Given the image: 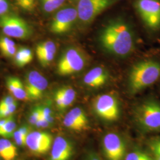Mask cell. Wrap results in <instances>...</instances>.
Wrapping results in <instances>:
<instances>
[{
  "label": "cell",
  "mask_w": 160,
  "mask_h": 160,
  "mask_svg": "<svg viewBox=\"0 0 160 160\" xmlns=\"http://www.w3.org/2000/svg\"><path fill=\"white\" fill-rule=\"evenodd\" d=\"M98 41L104 51L117 57H126L135 48V36L131 26L120 17L111 19L104 25Z\"/></svg>",
  "instance_id": "1"
},
{
  "label": "cell",
  "mask_w": 160,
  "mask_h": 160,
  "mask_svg": "<svg viewBox=\"0 0 160 160\" xmlns=\"http://www.w3.org/2000/svg\"><path fill=\"white\" fill-rule=\"evenodd\" d=\"M160 78V63L154 60H145L132 67L128 87L130 92L136 94L154 84Z\"/></svg>",
  "instance_id": "2"
},
{
  "label": "cell",
  "mask_w": 160,
  "mask_h": 160,
  "mask_svg": "<svg viewBox=\"0 0 160 160\" xmlns=\"http://www.w3.org/2000/svg\"><path fill=\"white\" fill-rule=\"evenodd\" d=\"M135 117L139 125L148 132L160 131V104L148 99L138 106Z\"/></svg>",
  "instance_id": "3"
},
{
  "label": "cell",
  "mask_w": 160,
  "mask_h": 160,
  "mask_svg": "<svg viewBox=\"0 0 160 160\" xmlns=\"http://www.w3.org/2000/svg\"><path fill=\"white\" fill-rule=\"evenodd\" d=\"M87 59L79 49L70 47L63 52L57 64V72L61 76H67L79 72L86 67Z\"/></svg>",
  "instance_id": "4"
},
{
  "label": "cell",
  "mask_w": 160,
  "mask_h": 160,
  "mask_svg": "<svg viewBox=\"0 0 160 160\" xmlns=\"http://www.w3.org/2000/svg\"><path fill=\"white\" fill-rule=\"evenodd\" d=\"M119 0H78L76 8L78 20L83 24H89L103 12Z\"/></svg>",
  "instance_id": "5"
},
{
  "label": "cell",
  "mask_w": 160,
  "mask_h": 160,
  "mask_svg": "<svg viewBox=\"0 0 160 160\" xmlns=\"http://www.w3.org/2000/svg\"><path fill=\"white\" fill-rule=\"evenodd\" d=\"M133 7L149 29H160V0H135Z\"/></svg>",
  "instance_id": "6"
},
{
  "label": "cell",
  "mask_w": 160,
  "mask_h": 160,
  "mask_svg": "<svg viewBox=\"0 0 160 160\" xmlns=\"http://www.w3.org/2000/svg\"><path fill=\"white\" fill-rule=\"evenodd\" d=\"M0 28L7 36L20 39H28L32 34L28 23L21 17L10 13L0 16Z\"/></svg>",
  "instance_id": "7"
},
{
  "label": "cell",
  "mask_w": 160,
  "mask_h": 160,
  "mask_svg": "<svg viewBox=\"0 0 160 160\" xmlns=\"http://www.w3.org/2000/svg\"><path fill=\"white\" fill-rule=\"evenodd\" d=\"M78 20L76 7L68 6L62 7L55 13L50 24V31L55 34L67 33Z\"/></svg>",
  "instance_id": "8"
},
{
  "label": "cell",
  "mask_w": 160,
  "mask_h": 160,
  "mask_svg": "<svg viewBox=\"0 0 160 160\" xmlns=\"http://www.w3.org/2000/svg\"><path fill=\"white\" fill-rule=\"evenodd\" d=\"M93 109L97 116L103 120L114 121L120 114L119 102L111 94L100 95L93 102Z\"/></svg>",
  "instance_id": "9"
},
{
  "label": "cell",
  "mask_w": 160,
  "mask_h": 160,
  "mask_svg": "<svg viewBox=\"0 0 160 160\" xmlns=\"http://www.w3.org/2000/svg\"><path fill=\"white\" fill-rule=\"evenodd\" d=\"M48 86V80L39 72L31 71L26 74L24 87L30 100H38L41 98Z\"/></svg>",
  "instance_id": "10"
},
{
  "label": "cell",
  "mask_w": 160,
  "mask_h": 160,
  "mask_svg": "<svg viewBox=\"0 0 160 160\" xmlns=\"http://www.w3.org/2000/svg\"><path fill=\"white\" fill-rule=\"evenodd\" d=\"M103 148L108 160H123L125 156L126 146L116 133H109L104 137Z\"/></svg>",
  "instance_id": "11"
},
{
  "label": "cell",
  "mask_w": 160,
  "mask_h": 160,
  "mask_svg": "<svg viewBox=\"0 0 160 160\" xmlns=\"http://www.w3.org/2000/svg\"><path fill=\"white\" fill-rule=\"evenodd\" d=\"M52 142V137L49 133L34 131L28 134L26 145L35 154H44L49 151Z\"/></svg>",
  "instance_id": "12"
},
{
  "label": "cell",
  "mask_w": 160,
  "mask_h": 160,
  "mask_svg": "<svg viewBox=\"0 0 160 160\" xmlns=\"http://www.w3.org/2000/svg\"><path fill=\"white\" fill-rule=\"evenodd\" d=\"M64 126L69 129L81 131L88 127V120L84 111L78 107L71 109L64 117Z\"/></svg>",
  "instance_id": "13"
},
{
  "label": "cell",
  "mask_w": 160,
  "mask_h": 160,
  "mask_svg": "<svg viewBox=\"0 0 160 160\" xmlns=\"http://www.w3.org/2000/svg\"><path fill=\"white\" fill-rule=\"evenodd\" d=\"M73 154V147L68 139L62 137L56 138L52 145L49 160H69Z\"/></svg>",
  "instance_id": "14"
},
{
  "label": "cell",
  "mask_w": 160,
  "mask_h": 160,
  "mask_svg": "<svg viewBox=\"0 0 160 160\" xmlns=\"http://www.w3.org/2000/svg\"><path fill=\"white\" fill-rule=\"evenodd\" d=\"M57 52L55 43L51 40H46L39 43L36 48L38 59L42 67L48 66L54 59Z\"/></svg>",
  "instance_id": "15"
},
{
  "label": "cell",
  "mask_w": 160,
  "mask_h": 160,
  "mask_svg": "<svg viewBox=\"0 0 160 160\" xmlns=\"http://www.w3.org/2000/svg\"><path fill=\"white\" fill-rule=\"evenodd\" d=\"M109 78V74L106 69L96 67L90 70L83 78V82L91 88H99L104 86Z\"/></svg>",
  "instance_id": "16"
},
{
  "label": "cell",
  "mask_w": 160,
  "mask_h": 160,
  "mask_svg": "<svg viewBox=\"0 0 160 160\" xmlns=\"http://www.w3.org/2000/svg\"><path fill=\"white\" fill-rule=\"evenodd\" d=\"M76 98V92L69 86H64L59 88L55 92L54 100L58 109L63 111L70 106Z\"/></svg>",
  "instance_id": "17"
},
{
  "label": "cell",
  "mask_w": 160,
  "mask_h": 160,
  "mask_svg": "<svg viewBox=\"0 0 160 160\" xmlns=\"http://www.w3.org/2000/svg\"><path fill=\"white\" fill-rule=\"evenodd\" d=\"M7 88L12 96L20 100H29L25 87L22 81L16 77H8L6 80Z\"/></svg>",
  "instance_id": "18"
},
{
  "label": "cell",
  "mask_w": 160,
  "mask_h": 160,
  "mask_svg": "<svg viewBox=\"0 0 160 160\" xmlns=\"http://www.w3.org/2000/svg\"><path fill=\"white\" fill-rule=\"evenodd\" d=\"M17 148L7 139H0V157L4 160H14L17 157Z\"/></svg>",
  "instance_id": "19"
},
{
  "label": "cell",
  "mask_w": 160,
  "mask_h": 160,
  "mask_svg": "<svg viewBox=\"0 0 160 160\" xmlns=\"http://www.w3.org/2000/svg\"><path fill=\"white\" fill-rule=\"evenodd\" d=\"M33 54L32 50L28 48L22 47L19 48L14 56V62L17 67L22 68L32 62Z\"/></svg>",
  "instance_id": "20"
},
{
  "label": "cell",
  "mask_w": 160,
  "mask_h": 160,
  "mask_svg": "<svg viewBox=\"0 0 160 160\" xmlns=\"http://www.w3.org/2000/svg\"><path fill=\"white\" fill-rule=\"evenodd\" d=\"M66 0H40V7L45 14H51L63 7Z\"/></svg>",
  "instance_id": "21"
},
{
  "label": "cell",
  "mask_w": 160,
  "mask_h": 160,
  "mask_svg": "<svg viewBox=\"0 0 160 160\" xmlns=\"http://www.w3.org/2000/svg\"><path fill=\"white\" fill-rule=\"evenodd\" d=\"M16 128V124L12 116L3 126L0 127V136L10 138L13 135Z\"/></svg>",
  "instance_id": "22"
},
{
  "label": "cell",
  "mask_w": 160,
  "mask_h": 160,
  "mask_svg": "<svg viewBox=\"0 0 160 160\" xmlns=\"http://www.w3.org/2000/svg\"><path fill=\"white\" fill-rule=\"evenodd\" d=\"M29 133V128L26 126H23L18 131L14 132L13 137L16 143L19 146L26 145V138Z\"/></svg>",
  "instance_id": "23"
},
{
  "label": "cell",
  "mask_w": 160,
  "mask_h": 160,
  "mask_svg": "<svg viewBox=\"0 0 160 160\" xmlns=\"http://www.w3.org/2000/svg\"><path fill=\"white\" fill-rule=\"evenodd\" d=\"M149 147L154 160H160V137L151 139L149 142Z\"/></svg>",
  "instance_id": "24"
},
{
  "label": "cell",
  "mask_w": 160,
  "mask_h": 160,
  "mask_svg": "<svg viewBox=\"0 0 160 160\" xmlns=\"http://www.w3.org/2000/svg\"><path fill=\"white\" fill-rule=\"evenodd\" d=\"M37 0H15L16 4L24 12H33L36 7Z\"/></svg>",
  "instance_id": "25"
},
{
  "label": "cell",
  "mask_w": 160,
  "mask_h": 160,
  "mask_svg": "<svg viewBox=\"0 0 160 160\" xmlns=\"http://www.w3.org/2000/svg\"><path fill=\"white\" fill-rule=\"evenodd\" d=\"M125 160H154L152 157L139 151H133L126 155Z\"/></svg>",
  "instance_id": "26"
},
{
  "label": "cell",
  "mask_w": 160,
  "mask_h": 160,
  "mask_svg": "<svg viewBox=\"0 0 160 160\" xmlns=\"http://www.w3.org/2000/svg\"><path fill=\"white\" fill-rule=\"evenodd\" d=\"M17 102L13 103L10 106L4 109H0V118H6L12 116V114L17 109Z\"/></svg>",
  "instance_id": "27"
},
{
  "label": "cell",
  "mask_w": 160,
  "mask_h": 160,
  "mask_svg": "<svg viewBox=\"0 0 160 160\" xmlns=\"http://www.w3.org/2000/svg\"><path fill=\"white\" fill-rule=\"evenodd\" d=\"M40 112L41 116L48 122H49L50 123L53 122L52 111L48 106H40Z\"/></svg>",
  "instance_id": "28"
},
{
  "label": "cell",
  "mask_w": 160,
  "mask_h": 160,
  "mask_svg": "<svg viewBox=\"0 0 160 160\" xmlns=\"http://www.w3.org/2000/svg\"><path fill=\"white\" fill-rule=\"evenodd\" d=\"M40 117V106H37L32 110L31 113L29 116V123L32 125H35L39 119Z\"/></svg>",
  "instance_id": "29"
},
{
  "label": "cell",
  "mask_w": 160,
  "mask_h": 160,
  "mask_svg": "<svg viewBox=\"0 0 160 160\" xmlns=\"http://www.w3.org/2000/svg\"><path fill=\"white\" fill-rule=\"evenodd\" d=\"M11 4L10 0H0V16L10 12Z\"/></svg>",
  "instance_id": "30"
},
{
  "label": "cell",
  "mask_w": 160,
  "mask_h": 160,
  "mask_svg": "<svg viewBox=\"0 0 160 160\" xmlns=\"http://www.w3.org/2000/svg\"><path fill=\"white\" fill-rule=\"evenodd\" d=\"M16 100L13 96H7L4 97L0 102V109L6 108L7 107L10 106L12 104L16 103Z\"/></svg>",
  "instance_id": "31"
},
{
  "label": "cell",
  "mask_w": 160,
  "mask_h": 160,
  "mask_svg": "<svg viewBox=\"0 0 160 160\" xmlns=\"http://www.w3.org/2000/svg\"><path fill=\"white\" fill-rule=\"evenodd\" d=\"M16 46V43L11 39L6 37V36H1L0 37V49L2 48L12 47V46Z\"/></svg>",
  "instance_id": "32"
},
{
  "label": "cell",
  "mask_w": 160,
  "mask_h": 160,
  "mask_svg": "<svg viewBox=\"0 0 160 160\" xmlns=\"http://www.w3.org/2000/svg\"><path fill=\"white\" fill-rule=\"evenodd\" d=\"M50 123L48 122L46 119H45L42 116H41V112H40V117L39 119L37 122L35 126H37L38 128H48L50 125Z\"/></svg>",
  "instance_id": "33"
},
{
  "label": "cell",
  "mask_w": 160,
  "mask_h": 160,
  "mask_svg": "<svg viewBox=\"0 0 160 160\" xmlns=\"http://www.w3.org/2000/svg\"><path fill=\"white\" fill-rule=\"evenodd\" d=\"M87 160H102V159L96 154H90L88 155Z\"/></svg>",
  "instance_id": "34"
},
{
  "label": "cell",
  "mask_w": 160,
  "mask_h": 160,
  "mask_svg": "<svg viewBox=\"0 0 160 160\" xmlns=\"http://www.w3.org/2000/svg\"><path fill=\"white\" fill-rule=\"evenodd\" d=\"M72 1H77L78 0H72Z\"/></svg>",
  "instance_id": "35"
}]
</instances>
